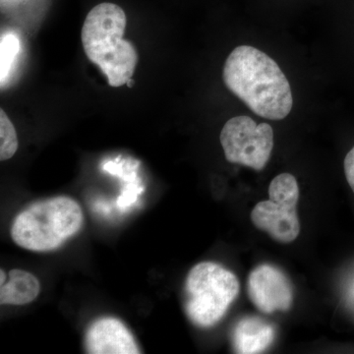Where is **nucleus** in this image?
<instances>
[{
	"label": "nucleus",
	"instance_id": "obj_12",
	"mask_svg": "<svg viewBox=\"0 0 354 354\" xmlns=\"http://www.w3.org/2000/svg\"><path fill=\"white\" fill-rule=\"evenodd\" d=\"M19 51V41L12 35H6L1 39V81L3 83L4 79L9 74V70L14 58Z\"/></svg>",
	"mask_w": 354,
	"mask_h": 354
},
{
	"label": "nucleus",
	"instance_id": "obj_5",
	"mask_svg": "<svg viewBox=\"0 0 354 354\" xmlns=\"http://www.w3.org/2000/svg\"><path fill=\"white\" fill-rule=\"evenodd\" d=\"M298 199L297 178L290 174H279L270 184L269 200L258 203L251 212L253 225L279 243H291L300 234Z\"/></svg>",
	"mask_w": 354,
	"mask_h": 354
},
{
	"label": "nucleus",
	"instance_id": "obj_7",
	"mask_svg": "<svg viewBox=\"0 0 354 354\" xmlns=\"http://www.w3.org/2000/svg\"><path fill=\"white\" fill-rule=\"evenodd\" d=\"M247 291L252 304L266 314L286 312L292 306L290 281L274 266L262 264L255 268L249 274Z\"/></svg>",
	"mask_w": 354,
	"mask_h": 354
},
{
	"label": "nucleus",
	"instance_id": "obj_9",
	"mask_svg": "<svg viewBox=\"0 0 354 354\" xmlns=\"http://www.w3.org/2000/svg\"><path fill=\"white\" fill-rule=\"evenodd\" d=\"M274 337V326L259 317L247 316L235 325L232 344L236 353H261L271 346Z\"/></svg>",
	"mask_w": 354,
	"mask_h": 354
},
{
	"label": "nucleus",
	"instance_id": "obj_6",
	"mask_svg": "<svg viewBox=\"0 0 354 354\" xmlns=\"http://www.w3.org/2000/svg\"><path fill=\"white\" fill-rule=\"evenodd\" d=\"M220 139L227 162L255 171L264 169L274 148L271 125L256 124L248 116H236L228 120L221 130Z\"/></svg>",
	"mask_w": 354,
	"mask_h": 354
},
{
	"label": "nucleus",
	"instance_id": "obj_14",
	"mask_svg": "<svg viewBox=\"0 0 354 354\" xmlns=\"http://www.w3.org/2000/svg\"><path fill=\"white\" fill-rule=\"evenodd\" d=\"M346 295L348 304L354 308V274L353 278L351 279V281H349L348 288H346Z\"/></svg>",
	"mask_w": 354,
	"mask_h": 354
},
{
	"label": "nucleus",
	"instance_id": "obj_11",
	"mask_svg": "<svg viewBox=\"0 0 354 354\" xmlns=\"http://www.w3.org/2000/svg\"><path fill=\"white\" fill-rule=\"evenodd\" d=\"M18 146L19 143H18L15 128L3 109H1L0 111V160L4 162L12 158L17 152Z\"/></svg>",
	"mask_w": 354,
	"mask_h": 354
},
{
	"label": "nucleus",
	"instance_id": "obj_3",
	"mask_svg": "<svg viewBox=\"0 0 354 354\" xmlns=\"http://www.w3.org/2000/svg\"><path fill=\"white\" fill-rule=\"evenodd\" d=\"M82 208L76 200L57 196L30 205L14 218L11 239L34 252H48L64 245L83 227Z\"/></svg>",
	"mask_w": 354,
	"mask_h": 354
},
{
	"label": "nucleus",
	"instance_id": "obj_4",
	"mask_svg": "<svg viewBox=\"0 0 354 354\" xmlns=\"http://www.w3.org/2000/svg\"><path fill=\"white\" fill-rule=\"evenodd\" d=\"M234 272L214 262H201L190 270L184 283V310L199 328L216 325L239 295Z\"/></svg>",
	"mask_w": 354,
	"mask_h": 354
},
{
	"label": "nucleus",
	"instance_id": "obj_8",
	"mask_svg": "<svg viewBox=\"0 0 354 354\" xmlns=\"http://www.w3.org/2000/svg\"><path fill=\"white\" fill-rule=\"evenodd\" d=\"M85 348L91 354L141 353L127 325L114 317H102L88 326Z\"/></svg>",
	"mask_w": 354,
	"mask_h": 354
},
{
	"label": "nucleus",
	"instance_id": "obj_16",
	"mask_svg": "<svg viewBox=\"0 0 354 354\" xmlns=\"http://www.w3.org/2000/svg\"><path fill=\"white\" fill-rule=\"evenodd\" d=\"M133 83H134V82H133L132 79H130V80L128 81V82H127L128 87H132Z\"/></svg>",
	"mask_w": 354,
	"mask_h": 354
},
{
	"label": "nucleus",
	"instance_id": "obj_15",
	"mask_svg": "<svg viewBox=\"0 0 354 354\" xmlns=\"http://www.w3.org/2000/svg\"><path fill=\"white\" fill-rule=\"evenodd\" d=\"M6 272H4L3 270H1V271H0V286L3 285V283H6Z\"/></svg>",
	"mask_w": 354,
	"mask_h": 354
},
{
	"label": "nucleus",
	"instance_id": "obj_13",
	"mask_svg": "<svg viewBox=\"0 0 354 354\" xmlns=\"http://www.w3.org/2000/svg\"><path fill=\"white\" fill-rule=\"evenodd\" d=\"M344 174L354 193V147L344 158Z\"/></svg>",
	"mask_w": 354,
	"mask_h": 354
},
{
	"label": "nucleus",
	"instance_id": "obj_10",
	"mask_svg": "<svg viewBox=\"0 0 354 354\" xmlns=\"http://www.w3.org/2000/svg\"><path fill=\"white\" fill-rule=\"evenodd\" d=\"M41 285L39 279L27 271L11 270L8 279L0 286V304L21 306L31 304L39 297Z\"/></svg>",
	"mask_w": 354,
	"mask_h": 354
},
{
	"label": "nucleus",
	"instance_id": "obj_1",
	"mask_svg": "<svg viewBox=\"0 0 354 354\" xmlns=\"http://www.w3.org/2000/svg\"><path fill=\"white\" fill-rule=\"evenodd\" d=\"M223 81L254 113L281 120L290 114L293 100L290 83L269 55L253 46H237L223 67Z\"/></svg>",
	"mask_w": 354,
	"mask_h": 354
},
{
	"label": "nucleus",
	"instance_id": "obj_2",
	"mask_svg": "<svg viewBox=\"0 0 354 354\" xmlns=\"http://www.w3.org/2000/svg\"><path fill=\"white\" fill-rule=\"evenodd\" d=\"M127 23L120 6L102 2L88 13L81 32L88 59L102 70L111 87L127 84L138 64L136 48L123 39Z\"/></svg>",
	"mask_w": 354,
	"mask_h": 354
}]
</instances>
